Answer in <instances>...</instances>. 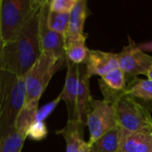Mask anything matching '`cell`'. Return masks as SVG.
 I'll use <instances>...</instances> for the list:
<instances>
[{"label":"cell","instance_id":"1","mask_svg":"<svg viewBox=\"0 0 152 152\" xmlns=\"http://www.w3.org/2000/svg\"><path fill=\"white\" fill-rule=\"evenodd\" d=\"M42 5L14 40L1 45V70L22 77L43 53L39 37V17Z\"/></svg>","mask_w":152,"mask_h":152},{"label":"cell","instance_id":"22","mask_svg":"<svg viewBox=\"0 0 152 152\" xmlns=\"http://www.w3.org/2000/svg\"><path fill=\"white\" fill-rule=\"evenodd\" d=\"M77 2V0H52L50 1V10L60 13H70Z\"/></svg>","mask_w":152,"mask_h":152},{"label":"cell","instance_id":"12","mask_svg":"<svg viewBox=\"0 0 152 152\" xmlns=\"http://www.w3.org/2000/svg\"><path fill=\"white\" fill-rule=\"evenodd\" d=\"M118 152H152V133H133L120 127Z\"/></svg>","mask_w":152,"mask_h":152},{"label":"cell","instance_id":"13","mask_svg":"<svg viewBox=\"0 0 152 152\" xmlns=\"http://www.w3.org/2000/svg\"><path fill=\"white\" fill-rule=\"evenodd\" d=\"M90 78L91 76L87 73L86 65L80 64V84L77 100V120L86 125L87 115L90 109L92 96L90 94Z\"/></svg>","mask_w":152,"mask_h":152},{"label":"cell","instance_id":"23","mask_svg":"<svg viewBox=\"0 0 152 152\" xmlns=\"http://www.w3.org/2000/svg\"><path fill=\"white\" fill-rule=\"evenodd\" d=\"M47 132V127L45 122L36 121L29 127L28 131V137L35 141H41L46 137Z\"/></svg>","mask_w":152,"mask_h":152},{"label":"cell","instance_id":"15","mask_svg":"<svg viewBox=\"0 0 152 152\" xmlns=\"http://www.w3.org/2000/svg\"><path fill=\"white\" fill-rule=\"evenodd\" d=\"M38 100H35L25 103L16 119L15 131L23 132L28 134L29 127L36 122V116L38 111Z\"/></svg>","mask_w":152,"mask_h":152},{"label":"cell","instance_id":"14","mask_svg":"<svg viewBox=\"0 0 152 152\" xmlns=\"http://www.w3.org/2000/svg\"><path fill=\"white\" fill-rule=\"evenodd\" d=\"M85 124L78 120H68L66 126L56 132L66 142V152H78L84 141Z\"/></svg>","mask_w":152,"mask_h":152},{"label":"cell","instance_id":"18","mask_svg":"<svg viewBox=\"0 0 152 152\" xmlns=\"http://www.w3.org/2000/svg\"><path fill=\"white\" fill-rule=\"evenodd\" d=\"M86 38L73 42L66 45V58L75 64H83L85 63L90 49L86 45Z\"/></svg>","mask_w":152,"mask_h":152},{"label":"cell","instance_id":"27","mask_svg":"<svg viewBox=\"0 0 152 152\" xmlns=\"http://www.w3.org/2000/svg\"><path fill=\"white\" fill-rule=\"evenodd\" d=\"M147 77H148V79H151V80H152V65H151V69H149V71H148Z\"/></svg>","mask_w":152,"mask_h":152},{"label":"cell","instance_id":"10","mask_svg":"<svg viewBox=\"0 0 152 152\" xmlns=\"http://www.w3.org/2000/svg\"><path fill=\"white\" fill-rule=\"evenodd\" d=\"M84 64L91 77L98 75L102 77L110 71L119 68L118 53L100 50H90Z\"/></svg>","mask_w":152,"mask_h":152},{"label":"cell","instance_id":"2","mask_svg":"<svg viewBox=\"0 0 152 152\" xmlns=\"http://www.w3.org/2000/svg\"><path fill=\"white\" fill-rule=\"evenodd\" d=\"M104 101L110 103L116 114L118 126L133 133H152L151 112L125 90L115 91L99 80Z\"/></svg>","mask_w":152,"mask_h":152},{"label":"cell","instance_id":"24","mask_svg":"<svg viewBox=\"0 0 152 152\" xmlns=\"http://www.w3.org/2000/svg\"><path fill=\"white\" fill-rule=\"evenodd\" d=\"M61 100L60 94L59 96L54 99L53 101L46 103L45 105H44L42 108L38 109V111L37 113V116H36V121H43L53 111V110L57 107V105L59 104L60 101Z\"/></svg>","mask_w":152,"mask_h":152},{"label":"cell","instance_id":"26","mask_svg":"<svg viewBox=\"0 0 152 152\" xmlns=\"http://www.w3.org/2000/svg\"><path fill=\"white\" fill-rule=\"evenodd\" d=\"M78 152H92V151H91V145L88 142H84L82 143V145L80 146V149H79V151Z\"/></svg>","mask_w":152,"mask_h":152},{"label":"cell","instance_id":"20","mask_svg":"<svg viewBox=\"0 0 152 152\" xmlns=\"http://www.w3.org/2000/svg\"><path fill=\"white\" fill-rule=\"evenodd\" d=\"M69 17L70 13H60L50 10L47 17L48 28L65 37L69 27Z\"/></svg>","mask_w":152,"mask_h":152},{"label":"cell","instance_id":"17","mask_svg":"<svg viewBox=\"0 0 152 152\" xmlns=\"http://www.w3.org/2000/svg\"><path fill=\"white\" fill-rule=\"evenodd\" d=\"M120 126H117L102 135L91 145L92 152H118Z\"/></svg>","mask_w":152,"mask_h":152},{"label":"cell","instance_id":"11","mask_svg":"<svg viewBox=\"0 0 152 152\" xmlns=\"http://www.w3.org/2000/svg\"><path fill=\"white\" fill-rule=\"evenodd\" d=\"M89 14L87 2L86 0H77L74 9L70 12L68 30L65 34V47L73 42L86 38L84 33L86 20Z\"/></svg>","mask_w":152,"mask_h":152},{"label":"cell","instance_id":"6","mask_svg":"<svg viewBox=\"0 0 152 152\" xmlns=\"http://www.w3.org/2000/svg\"><path fill=\"white\" fill-rule=\"evenodd\" d=\"M86 126L89 129L88 143L93 144L102 135L118 126L113 106L104 100L92 99Z\"/></svg>","mask_w":152,"mask_h":152},{"label":"cell","instance_id":"9","mask_svg":"<svg viewBox=\"0 0 152 152\" xmlns=\"http://www.w3.org/2000/svg\"><path fill=\"white\" fill-rule=\"evenodd\" d=\"M67 74L65 85L60 96L66 103L68 110V120H77V100L80 84V65L67 60Z\"/></svg>","mask_w":152,"mask_h":152},{"label":"cell","instance_id":"19","mask_svg":"<svg viewBox=\"0 0 152 152\" xmlns=\"http://www.w3.org/2000/svg\"><path fill=\"white\" fill-rule=\"evenodd\" d=\"M28 134L20 131H13L0 141V152H21Z\"/></svg>","mask_w":152,"mask_h":152},{"label":"cell","instance_id":"8","mask_svg":"<svg viewBox=\"0 0 152 152\" xmlns=\"http://www.w3.org/2000/svg\"><path fill=\"white\" fill-rule=\"evenodd\" d=\"M50 11V1L45 0L40 10L39 17V37L43 53L53 55L59 60L66 58L65 37L48 28L47 17Z\"/></svg>","mask_w":152,"mask_h":152},{"label":"cell","instance_id":"16","mask_svg":"<svg viewBox=\"0 0 152 152\" xmlns=\"http://www.w3.org/2000/svg\"><path fill=\"white\" fill-rule=\"evenodd\" d=\"M125 91L134 99L152 101V80L134 77L127 83Z\"/></svg>","mask_w":152,"mask_h":152},{"label":"cell","instance_id":"25","mask_svg":"<svg viewBox=\"0 0 152 152\" xmlns=\"http://www.w3.org/2000/svg\"><path fill=\"white\" fill-rule=\"evenodd\" d=\"M139 47L144 52V51H150L152 52V41L151 42H147V43H143L139 45Z\"/></svg>","mask_w":152,"mask_h":152},{"label":"cell","instance_id":"4","mask_svg":"<svg viewBox=\"0 0 152 152\" xmlns=\"http://www.w3.org/2000/svg\"><path fill=\"white\" fill-rule=\"evenodd\" d=\"M44 0H1L0 42L1 45L14 40L22 31Z\"/></svg>","mask_w":152,"mask_h":152},{"label":"cell","instance_id":"7","mask_svg":"<svg viewBox=\"0 0 152 152\" xmlns=\"http://www.w3.org/2000/svg\"><path fill=\"white\" fill-rule=\"evenodd\" d=\"M129 44L118 53V67L126 75L135 77L138 75L147 77L152 65V56L144 53L128 36Z\"/></svg>","mask_w":152,"mask_h":152},{"label":"cell","instance_id":"3","mask_svg":"<svg viewBox=\"0 0 152 152\" xmlns=\"http://www.w3.org/2000/svg\"><path fill=\"white\" fill-rule=\"evenodd\" d=\"M25 103L24 77L0 69V141L15 131L16 119Z\"/></svg>","mask_w":152,"mask_h":152},{"label":"cell","instance_id":"5","mask_svg":"<svg viewBox=\"0 0 152 152\" xmlns=\"http://www.w3.org/2000/svg\"><path fill=\"white\" fill-rule=\"evenodd\" d=\"M66 61L67 59L59 60L46 53L41 54L38 60L23 76L26 85V103L40 100L53 76Z\"/></svg>","mask_w":152,"mask_h":152},{"label":"cell","instance_id":"21","mask_svg":"<svg viewBox=\"0 0 152 152\" xmlns=\"http://www.w3.org/2000/svg\"><path fill=\"white\" fill-rule=\"evenodd\" d=\"M126 76V74L121 69L118 68L105 74L101 79L110 88L115 91H123L127 85Z\"/></svg>","mask_w":152,"mask_h":152}]
</instances>
